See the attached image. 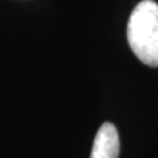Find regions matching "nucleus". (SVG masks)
Instances as JSON below:
<instances>
[{
  "instance_id": "obj_1",
  "label": "nucleus",
  "mask_w": 158,
  "mask_h": 158,
  "mask_svg": "<svg viewBox=\"0 0 158 158\" xmlns=\"http://www.w3.org/2000/svg\"><path fill=\"white\" fill-rule=\"evenodd\" d=\"M128 44L140 61L158 67V4L142 0L131 13L127 27Z\"/></svg>"
},
{
  "instance_id": "obj_2",
  "label": "nucleus",
  "mask_w": 158,
  "mask_h": 158,
  "mask_svg": "<svg viewBox=\"0 0 158 158\" xmlns=\"http://www.w3.org/2000/svg\"><path fill=\"white\" fill-rule=\"evenodd\" d=\"M120 138L112 123H104L95 136L90 158H118Z\"/></svg>"
}]
</instances>
